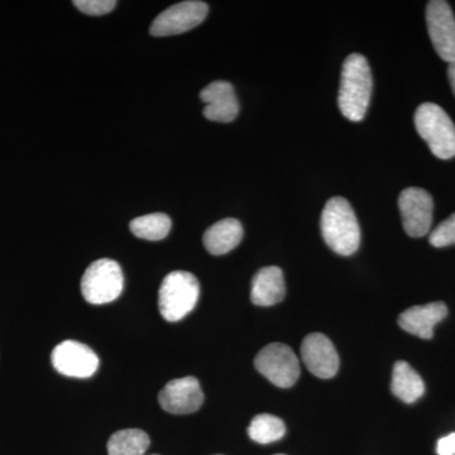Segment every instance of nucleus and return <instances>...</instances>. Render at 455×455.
I'll list each match as a JSON object with an SVG mask.
<instances>
[{"mask_svg":"<svg viewBox=\"0 0 455 455\" xmlns=\"http://www.w3.org/2000/svg\"><path fill=\"white\" fill-rule=\"evenodd\" d=\"M373 79L370 64L361 53L347 57L341 70L338 106L350 122L363 121L372 97Z\"/></svg>","mask_w":455,"mask_h":455,"instance_id":"1","label":"nucleus"},{"mask_svg":"<svg viewBox=\"0 0 455 455\" xmlns=\"http://www.w3.org/2000/svg\"><path fill=\"white\" fill-rule=\"evenodd\" d=\"M171 220L169 215L164 212H155V214L142 215L131 221V232L137 238L146 239V241H161L169 235Z\"/></svg>","mask_w":455,"mask_h":455,"instance_id":"19","label":"nucleus"},{"mask_svg":"<svg viewBox=\"0 0 455 455\" xmlns=\"http://www.w3.org/2000/svg\"><path fill=\"white\" fill-rule=\"evenodd\" d=\"M151 439L140 429L116 431L108 440V455H145Z\"/></svg>","mask_w":455,"mask_h":455,"instance_id":"18","label":"nucleus"},{"mask_svg":"<svg viewBox=\"0 0 455 455\" xmlns=\"http://www.w3.org/2000/svg\"><path fill=\"white\" fill-rule=\"evenodd\" d=\"M217 455H221V454H217Z\"/></svg>","mask_w":455,"mask_h":455,"instance_id":"27","label":"nucleus"},{"mask_svg":"<svg viewBox=\"0 0 455 455\" xmlns=\"http://www.w3.org/2000/svg\"><path fill=\"white\" fill-rule=\"evenodd\" d=\"M124 277L116 260L101 259L86 268L82 278L84 299L92 305L109 304L121 296Z\"/></svg>","mask_w":455,"mask_h":455,"instance_id":"5","label":"nucleus"},{"mask_svg":"<svg viewBox=\"0 0 455 455\" xmlns=\"http://www.w3.org/2000/svg\"><path fill=\"white\" fill-rule=\"evenodd\" d=\"M301 357L307 370L319 379H331L339 370V355L324 334L307 335L302 340Z\"/></svg>","mask_w":455,"mask_h":455,"instance_id":"12","label":"nucleus"},{"mask_svg":"<svg viewBox=\"0 0 455 455\" xmlns=\"http://www.w3.org/2000/svg\"><path fill=\"white\" fill-rule=\"evenodd\" d=\"M208 13L206 3L197 0L178 3L156 17L149 32L155 37L181 35L203 23Z\"/></svg>","mask_w":455,"mask_h":455,"instance_id":"7","label":"nucleus"},{"mask_svg":"<svg viewBox=\"0 0 455 455\" xmlns=\"http://www.w3.org/2000/svg\"><path fill=\"white\" fill-rule=\"evenodd\" d=\"M398 208L405 232L412 238H421L429 233L433 224L434 202L427 190L407 188L398 197Z\"/></svg>","mask_w":455,"mask_h":455,"instance_id":"8","label":"nucleus"},{"mask_svg":"<svg viewBox=\"0 0 455 455\" xmlns=\"http://www.w3.org/2000/svg\"><path fill=\"white\" fill-rule=\"evenodd\" d=\"M415 127L430 151L440 160L455 156V125L438 104L424 103L415 112Z\"/></svg>","mask_w":455,"mask_h":455,"instance_id":"3","label":"nucleus"},{"mask_svg":"<svg viewBox=\"0 0 455 455\" xmlns=\"http://www.w3.org/2000/svg\"><path fill=\"white\" fill-rule=\"evenodd\" d=\"M151 455H158V454H151Z\"/></svg>","mask_w":455,"mask_h":455,"instance_id":"25","label":"nucleus"},{"mask_svg":"<svg viewBox=\"0 0 455 455\" xmlns=\"http://www.w3.org/2000/svg\"><path fill=\"white\" fill-rule=\"evenodd\" d=\"M438 455H455V433L449 434L438 442L436 445Z\"/></svg>","mask_w":455,"mask_h":455,"instance_id":"23","label":"nucleus"},{"mask_svg":"<svg viewBox=\"0 0 455 455\" xmlns=\"http://www.w3.org/2000/svg\"><path fill=\"white\" fill-rule=\"evenodd\" d=\"M448 79L455 95V61L448 66Z\"/></svg>","mask_w":455,"mask_h":455,"instance_id":"24","label":"nucleus"},{"mask_svg":"<svg viewBox=\"0 0 455 455\" xmlns=\"http://www.w3.org/2000/svg\"><path fill=\"white\" fill-rule=\"evenodd\" d=\"M51 361L57 372L74 379H89L100 363L94 350L76 340H65L56 346Z\"/></svg>","mask_w":455,"mask_h":455,"instance_id":"10","label":"nucleus"},{"mask_svg":"<svg viewBox=\"0 0 455 455\" xmlns=\"http://www.w3.org/2000/svg\"><path fill=\"white\" fill-rule=\"evenodd\" d=\"M429 242L435 248L455 244V212L431 232Z\"/></svg>","mask_w":455,"mask_h":455,"instance_id":"21","label":"nucleus"},{"mask_svg":"<svg viewBox=\"0 0 455 455\" xmlns=\"http://www.w3.org/2000/svg\"><path fill=\"white\" fill-rule=\"evenodd\" d=\"M277 455H283V454H277Z\"/></svg>","mask_w":455,"mask_h":455,"instance_id":"26","label":"nucleus"},{"mask_svg":"<svg viewBox=\"0 0 455 455\" xmlns=\"http://www.w3.org/2000/svg\"><path fill=\"white\" fill-rule=\"evenodd\" d=\"M158 403L170 414H193L203 406L204 394L196 377H184L167 383L158 395Z\"/></svg>","mask_w":455,"mask_h":455,"instance_id":"11","label":"nucleus"},{"mask_svg":"<svg viewBox=\"0 0 455 455\" xmlns=\"http://www.w3.org/2000/svg\"><path fill=\"white\" fill-rule=\"evenodd\" d=\"M448 315V307L444 302H431L423 307H412L398 316V325L407 333L416 335L421 339H431L434 328Z\"/></svg>","mask_w":455,"mask_h":455,"instance_id":"14","label":"nucleus"},{"mask_svg":"<svg viewBox=\"0 0 455 455\" xmlns=\"http://www.w3.org/2000/svg\"><path fill=\"white\" fill-rule=\"evenodd\" d=\"M73 4L88 16H104L116 8V2L114 0H75Z\"/></svg>","mask_w":455,"mask_h":455,"instance_id":"22","label":"nucleus"},{"mask_svg":"<svg viewBox=\"0 0 455 455\" xmlns=\"http://www.w3.org/2000/svg\"><path fill=\"white\" fill-rule=\"evenodd\" d=\"M243 235L241 221L227 218L208 228L204 233L203 242L206 251L212 256H223L241 243Z\"/></svg>","mask_w":455,"mask_h":455,"instance_id":"16","label":"nucleus"},{"mask_svg":"<svg viewBox=\"0 0 455 455\" xmlns=\"http://www.w3.org/2000/svg\"><path fill=\"white\" fill-rule=\"evenodd\" d=\"M200 283L193 274L173 271L164 278L158 291V307L167 322H179L196 307Z\"/></svg>","mask_w":455,"mask_h":455,"instance_id":"4","label":"nucleus"},{"mask_svg":"<svg viewBox=\"0 0 455 455\" xmlns=\"http://www.w3.org/2000/svg\"><path fill=\"white\" fill-rule=\"evenodd\" d=\"M391 391L403 403H414L425 394V385L414 368L405 361H398L392 372Z\"/></svg>","mask_w":455,"mask_h":455,"instance_id":"17","label":"nucleus"},{"mask_svg":"<svg viewBox=\"0 0 455 455\" xmlns=\"http://www.w3.org/2000/svg\"><path fill=\"white\" fill-rule=\"evenodd\" d=\"M322 235L331 251L352 256L361 244V227L348 200L331 197L322 212Z\"/></svg>","mask_w":455,"mask_h":455,"instance_id":"2","label":"nucleus"},{"mask_svg":"<svg viewBox=\"0 0 455 455\" xmlns=\"http://www.w3.org/2000/svg\"><path fill=\"white\" fill-rule=\"evenodd\" d=\"M286 434L284 423L277 416L260 414L253 418L248 427V435L259 444H269L283 439Z\"/></svg>","mask_w":455,"mask_h":455,"instance_id":"20","label":"nucleus"},{"mask_svg":"<svg viewBox=\"0 0 455 455\" xmlns=\"http://www.w3.org/2000/svg\"><path fill=\"white\" fill-rule=\"evenodd\" d=\"M427 25L430 40L440 59L455 61V17L444 0H431L427 7Z\"/></svg>","mask_w":455,"mask_h":455,"instance_id":"9","label":"nucleus"},{"mask_svg":"<svg viewBox=\"0 0 455 455\" xmlns=\"http://www.w3.org/2000/svg\"><path fill=\"white\" fill-rule=\"evenodd\" d=\"M254 366L269 382L280 388H290L300 376V363L293 350L283 343L269 344L260 349Z\"/></svg>","mask_w":455,"mask_h":455,"instance_id":"6","label":"nucleus"},{"mask_svg":"<svg viewBox=\"0 0 455 455\" xmlns=\"http://www.w3.org/2000/svg\"><path fill=\"white\" fill-rule=\"evenodd\" d=\"M286 286L283 271L276 266L260 268L252 280L251 300L257 307H272L283 300Z\"/></svg>","mask_w":455,"mask_h":455,"instance_id":"15","label":"nucleus"},{"mask_svg":"<svg viewBox=\"0 0 455 455\" xmlns=\"http://www.w3.org/2000/svg\"><path fill=\"white\" fill-rule=\"evenodd\" d=\"M200 98L206 104L204 116L208 121L230 123L239 113V101L232 84L218 80L209 84L200 92Z\"/></svg>","mask_w":455,"mask_h":455,"instance_id":"13","label":"nucleus"}]
</instances>
